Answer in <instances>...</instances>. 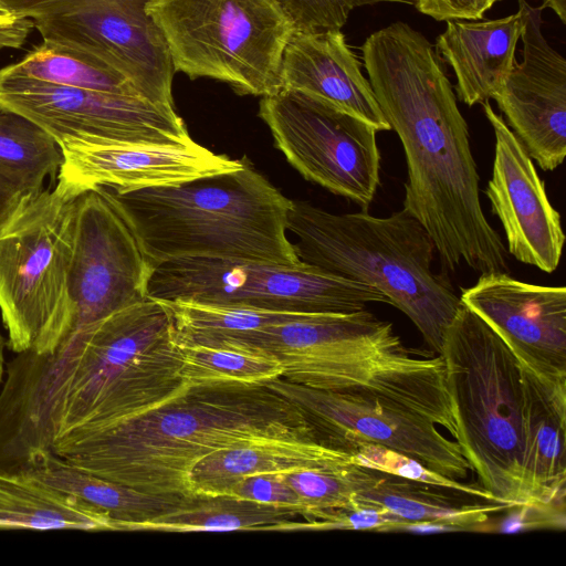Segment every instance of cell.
Listing matches in <instances>:
<instances>
[{"label":"cell","mask_w":566,"mask_h":566,"mask_svg":"<svg viewBox=\"0 0 566 566\" xmlns=\"http://www.w3.org/2000/svg\"><path fill=\"white\" fill-rule=\"evenodd\" d=\"M182 353L163 302L147 297L71 332L50 354L19 353L0 387V446L25 462L76 429L138 417L184 394Z\"/></svg>","instance_id":"cell-1"},{"label":"cell","mask_w":566,"mask_h":566,"mask_svg":"<svg viewBox=\"0 0 566 566\" xmlns=\"http://www.w3.org/2000/svg\"><path fill=\"white\" fill-rule=\"evenodd\" d=\"M377 103L403 148V209L431 237L446 271L506 272L507 251L480 200L468 124L431 42L397 21L361 48Z\"/></svg>","instance_id":"cell-2"},{"label":"cell","mask_w":566,"mask_h":566,"mask_svg":"<svg viewBox=\"0 0 566 566\" xmlns=\"http://www.w3.org/2000/svg\"><path fill=\"white\" fill-rule=\"evenodd\" d=\"M323 441L312 420L263 384L191 385L116 426L77 429L52 452L91 474L161 495H191L190 472L209 454L249 443Z\"/></svg>","instance_id":"cell-3"},{"label":"cell","mask_w":566,"mask_h":566,"mask_svg":"<svg viewBox=\"0 0 566 566\" xmlns=\"http://www.w3.org/2000/svg\"><path fill=\"white\" fill-rule=\"evenodd\" d=\"M153 268L207 258L296 266L287 237L291 201L252 163L178 185L104 188Z\"/></svg>","instance_id":"cell-4"},{"label":"cell","mask_w":566,"mask_h":566,"mask_svg":"<svg viewBox=\"0 0 566 566\" xmlns=\"http://www.w3.org/2000/svg\"><path fill=\"white\" fill-rule=\"evenodd\" d=\"M287 231L297 239L293 245L302 262L378 290L440 353L462 303L448 276L432 270L433 241L407 210L388 217L332 213L292 200Z\"/></svg>","instance_id":"cell-5"},{"label":"cell","mask_w":566,"mask_h":566,"mask_svg":"<svg viewBox=\"0 0 566 566\" xmlns=\"http://www.w3.org/2000/svg\"><path fill=\"white\" fill-rule=\"evenodd\" d=\"M444 364L454 440L497 503L528 504L523 482L521 364L506 343L462 304L438 354Z\"/></svg>","instance_id":"cell-6"},{"label":"cell","mask_w":566,"mask_h":566,"mask_svg":"<svg viewBox=\"0 0 566 566\" xmlns=\"http://www.w3.org/2000/svg\"><path fill=\"white\" fill-rule=\"evenodd\" d=\"M78 196L57 180L52 190L25 195L0 228V313L15 354H50L72 329L69 270Z\"/></svg>","instance_id":"cell-7"},{"label":"cell","mask_w":566,"mask_h":566,"mask_svg":"<svg viewBox=\"0 0 566 566\" xmlns=\"http://www.w3.org/2000/svg\"><path fill=\"white\" fill-rule=\"evenodd\" d=\"M147 13L175 72L226 83L239 95L282 90V57L294 27L276 0H153Z\"/></svg>","instance_id":"cell-8"},{"label":"cell","mask_w":566,"mask_h":566,"mask_svg":"<svg viewBox=\"0 0 566 566\" xmlns=\"http://www.w3.org/2000/svg\"><path fill=\"white\" fill-rule=\"evenodd\" d=\"M147 296L297 313H352L387 303L378 290L303 262L296 266L184 258L150 273Z\"/></svg>","instance_id":"cell-9"},{"label":"cell","mask_w":566,"mask_h":566,"mask_svg":"<svg viewBox=\"0 0 566 566\" xmlns=\"http://www.w3.org/2000/svg\"><path fill=\"white\" fill-rule=\"evenodd\" d=\"M259 116L275 147L306 180L367 210L380 181V153L373 126L290 90L261 97Z\"/></svg>","instance_id":"cell-10"},{"label":"cell","mask_w":566,"mask_h":566,"mask_svg":"<svg viewBox=\"0 0 566 566\" xmlns=\"http://www.w3.org/2000/svg\"><path fill=\"white\" fill-rule=\"evenodd\" d=\"M0 111L66 139L184 145L193 139L175 105L140 96L54 85L0 69Z\"/></svg>","instance_id":"cell-11"},{"label":"cell","mask_w":566,"mask_h":566,"mask_svg":"<svg viewBox=\"0 0 566 566\" xmlns=\"http://www.w3.org/2000/svg\"><path fill=\"white\" fill-rule=\"evenodd\" d=\"M254 350L282 366L281 377L311 388L338 390L380 355H403L392 324L369 311L315 313L307 318L210 339L202 344Z\"/></svg>","instance_id":"cell-12"},{"label":"cell","mask_w":566,"mask_h":566,"mask_svg":"<svg viewBox=\"0 0 566 566\" xmlns=\"http://www.w3.org/2000/svg\"><path fill=\"white\" fill-rule=\"evenodd\" d=\"M151 1L64 0L32 22L43 41L87 51L126 75L146 98L175 104V71L147 13Z\"/></svg>","instance_id":"cell-13"},{"label":"cell","mask_w":566,"mask_h":566,"mask_svg":"<svg viewBox=\"0 0 566 566\" xmlns=\"http://www.w3.org/2000/svg\"><path fill=\"white\" fill-rule=\"evenodd\" d=\"M151 271L132 229L104 188L80 193L69 270L74 313L71 332L147 298Z\"/></svg>","instance_id":"cell-14"},{"label":"cell","mask_w":566,"mask_h":566,"mask_svg":"<svg viewBox=\"0 0 566 566\" xmlns=\"http://www.w3.org/2000/svg\"><path fill=\"white\" fill-rule=\"evenodd\" d=\"M263 385L298 407L323 437L336 446L342 447L344 441L380 444L457 481L465 479L471 470L459 444L419 413L282 377Z\"/></svg>","instance_id":"cell-15"},{"label":"cell","mask_w":566,"mask_h":566,"mask_svg":"<svg viewBox=\"0 0 566 566\" xmlns=\"http://www.w3.org/2000/svg\"><path fill=\"white\" fill-rule=\"evenodd\" d=\"M524 25L522 62H515L493 96L507 126L543 170L566 155V60L546 41L543 8L518 0Z\"/></svg>","instance_id":"cell-16"},{"label":"cell","mask_w":566,"mask_h":566,"mask_svg":"<svg viewBox=\"0 0 566 566\" xmlns=\"http://www.w3.org/2000/svg\"><path fill=\"white\" fill-rule=\"evenodd\" d=\"M460 300L520 361L551 380H566L565 286L530 284L506 272H486Z\"/></svg>","instance_id":"cell-17"},{"label":"cell","mask_w":566,"mask_h":566,"mask_svg":"<svg viewBox=\"0 0 566 566\" xmlns=\"http://www.w3.org/2000/svg\"><path fill=\"white\" fill-rule=\"evenodd\" d=\"M481 105L495 136L485 195L504 229L506 251L520 262L552 273L559 264L565 242L560 214L552 206L523 144L489 101Z\"/></svg>","instance_id":"cell-18"},{"label":"cell","mask_w":566,"mask_h":566,"mask_svg":"<svg viewBox=\"0 0 566 566\" xmlns=\"http://www.w3.org/2000/svg\"><path fill=\"white\" fill-rule=\"evenodd\" d=\"M62 164L57 180L82 193L95 188L116 192L178 185L242 168L231 159L192 140L157 145L66 139L60 145Z\"/></svg>","instance_id":"cell-19"},{"label":"cell","mask_w":566,"mask_h":566,"mask_svg":"<svg viewBox=\"0 0 566 566\" xmlns=\"http://www.w3.org/2000/svg\"><path fill=\"white\" fill-rule=\"evenodd\" d=\"M281 86L324 101L377 132L390 130L371 85L340 30L294 31L282 57Z\"/></svg>","instance_id":"cell-20"},{"label":"cell","mask_w":566,"mask_h":566,"mask_svg":"<svg viewBox=\"0 0 566 566\" xmlns=\"http://www.w3.org/2000/svg\"><path fill=\"white\" fill-rule=\"evenodd\" d=\"M521 364L523 482L528 504L565 511L566 380H551Z\"/></svg>","instance_id":"cell-21"},{"label":"cell","mask_w":566,"mask_h":566,"mask_svg":"<svg viewBox=\"0 0 566 566\" xmlns=\"http://www.w3.org/2000/svg\"><path fill=\"white\" fill-rule=\"evenodd\" d=\"M436 52L453 70L458 98L469 105L493 98L513 69L523 12L490 20H448Z\"/></svg>","instance_id":"cell-22"},{"label":"cell","mask_w":566,"mask_h":566,"mask_svg":"<svg viewBox=\"0 0 566 566\" xmlns=\"http://www.w3.org/2000/svg\"><path fill=\"white\" fill-rule=\"evenodd\" d=\"M354 463L352 453L325 441L249 443L222 449L203 458L190 472V485L192 494L227 495L230 488L245 476L311 469L331 470Z\"/></svg>","instance_id":"cell-23"},{"label":"cell","mask_w":566,"mask_h":566,"mask_svg":"<svg viewBox=\"0 0 566 566\" xmlns=\"http://www.w3.org/2000/svg\"><path fill=\"white\" fill-rule=\"evenodd\" d=\"M446 491L382 472L379 481L359 491L354 501L356 505L388 510L409 523L405 532L417 533L479 531L491 513L512 509L497 502L468 504Z\"/></svg>","instance_id":"cell-24"},{"label":"cell","mask_w":566,"mask_h":566,"mask_svg":"<svg viewBox=\"0 0 566 566\" xmlns=\"http://www.w3.org/2000/svg\"><path fill=\"white\" fill-rule=\"evenodd\" d=\"M20 473L103 511L115 531L166 514L186 497L153 494L91 474L53 452L33 455Z\"/></svg>","instance_id":"cell-25"},{"label":"cell","mask_w":566,"mask_h":566,"mask_svg":"<svg viewBox=\"0 0 566 566\" xmlns=\"http://www.w3.org/2000/svg\"><path fill=\"white\" fill-rule=\"evenodd\" d=\"M0 528L115 531L103 511L23 473L0 470Z\"/></svg>","instance_id":"cell-26"},{"label":"cell","mask_w":566,"mask_h":566,"mask_svg":"<svg viewBox=\"0 0 566 566\" xmlns=\"http://www.w3.org/2000/svg\"><path fill=\"white\" fill-rule=\"evenodd\" d=\"M298 516L303 514L296 509L260 504L231 495L191 494L170 512L132 524L127 531H295L302 528L303 522L296 521Z\"/></svg>","instance_id":"cell-27"},{"label":"cell","mask_w":566,"mask_h":566,"mask_svg":"<svg viewBox=\"0 0 566 566\" xmlns=\"http://www.w3.org/2000/svg\"><path fill=\"white\" fill-rule=\"evenodd\" d=\"M7 67L54 85L145 97L126 75L94 54L65 44L42 40Z\"/></svg>","instance_id":"cell-28"},{"label":"cell","mask_w":566,"mask_h":566,"mask_svg":"<svg viewBox=\"0 0 566 566\" xmlns=\"http://www.w3.org/2000/svg\"><path fill=\"white\" fill-rule=\"evenodd\" d=\"M62 151L56 140L32 120L0 111V177L21 192L42 190L59 172Z\"/></svg>","instance_id":"cell-29"},{"label":"cell","mask_w":566,"mask_h":566,"mask_svg":"<svg viewBox=\"0 0 566 566\" xmlns=\"http://www.w3.org/2000/svg\"><path fill=\"white\" fill-rule=\"evenodd\" d=\"M160 302L170 314L179 345L202 344L221 336L300 321L315 314L201 303L190 300Z\"/></svg>","instance_id":"cell-30"},{"label":"cell","mask_w":566,"mask_h":566,"mask_svg":"<svg viewBox=\"0 0 566 566\" xmlns=\"http://www.w3.org/2000/svg\"><path fill=\"white\" fill-rule=\"evenodd\" d=\"M181 375L191 385L264 384L282 375V366L264 354L226 346L179 345Z\"/></svg>","instance_id":"cell-31"},{"label":"cell","mask_w":566,"mask_h":566,"mask_svg":"<svg viewBox=\"0 0 566 566\" xmlns=\"http://www.w3.org/2000/svg\"><path fill=\"white\" fill-rule=\"evenodd\" d=\"M382 472L358 464L323 470L283 473L306 512L307 522H316L325 512L356 506L354 496L374 484Z\"/></svg>","instance_id":"cell-32"},{"label":"cell","mask_w":566,"mask_h":566,"mask_svg":"<svg viewBox=\"0 0 566 566\" xmlns=\"http://www.w3.org/2000/svg\"><path fill=\"white\" fill-rule=\"evenodd\" d=\"M344 448L354 455L355 463L358 465L447 489L467 496H475L489 502H495L494 497L481 485L461 483L460 481L449 479L428 469L411 457L387 447L363 441H345Z\"/></svg>","instance_id":"cell-33"},{"label":"cell","mask_w":566,"mask_h":566,"mask_svg":"<svg viewBox=\"0 0 566 566\" xmlns=\"http://www.w3.org/2000/svg\"><path fill=\"white\" fill-rule=\"evenodd\" d=\"M293 23L294 31L340 30L357 8L377 3L413 6L416 0H276Z\"/></svg>","instance_id":"cell-34"},{"label":"cell","mask_w":566,"mask_h":566,"mask_svg":"<svg viewBox=\"0 0 566 566\" xmlns=\"http://www.w3.org/2000/svg\"><path fill=\"white\" fill-rule=\"evenodd\" d=\"M227 495L265 505L296 509L302 512L306 520V512L301 499L285 481L283 473L245 476L235 482Z\"/></svg>","instance_id":"cell-35"},{"label":"cell","mask_w":566,"mask_h":566,"mask_svg":"<svg viewBox=\"0 0 566 566\" xmlns=\"http://www.w3.org/2000/svg\"><path fill=\"white\" fill-rule=\"evenodd\" d=\"M500 0H416L415 8L437 21L479 20Z\"/></svg>","instance_id":"cell-36"},{"label":"cell","mask_w":566,"mask_h":566,"mask_svg":"<svg viewBox=\"0 0 566 566\" xmlns=\"http://www.w3.org/2000/svg\"><path fill=\"white\" fill-rule=\"evenodd\" d=\"M517 514L512 515L502 526V532H518L534 527L565 528V511L548 505L531 504L516 507Z\"/></svg>","instance_id":"cell-37"},{"label":"cell","mask_w":566,"mask_h":566,"mask_svg":"<svg viewBox=\"0 0 566 566\" xmlns=\"http://www.w3.org/2000/svg\"><path fill=\"white\" fill-rule=\"evenodd\" d=\"M25 193L0 177V228L17 209Z\"/></svg>","instance_id":"cell-38"},{"label":"cell","mask_w":566,"mask_h":566,"mask_svg":"<svg viewBox=\"0 0 566 566\" xmlns=\"http://www.w3.org/2000/svg\"><path fill=\"white\" fill-rule=\"evenodd\" d=\"M541 7L552 9L563 23H566V0H543Z\"/></svg>","instance_id":"cell-39"},{"label":"cell","mask_w":566,"mask_h":566,"mask_svg":"<svg viewBox=\"0 0 566 566\" xmlns=\"http://www.w3.org/2000/svg\"><path fill=\"white\" fill-rule=\"evenodd\" d=\"M6 339L4 337L2 336L1 332H0V387H1V384L3 381V378H4V373H6V359H4V347H6Z\"/></svg>","instance_id":"cell-40"}]
</instances>
